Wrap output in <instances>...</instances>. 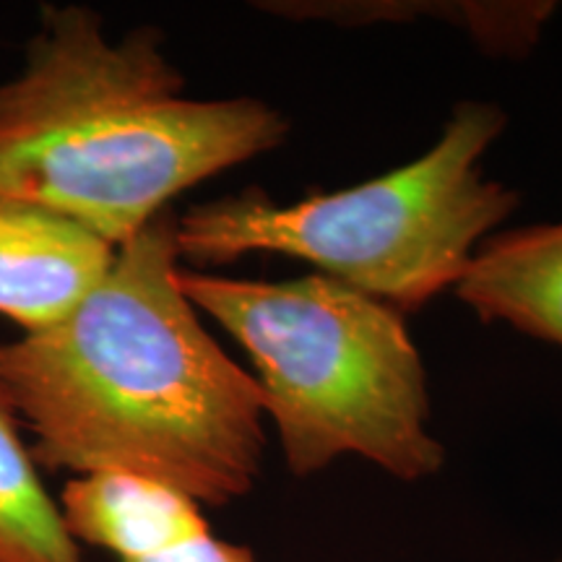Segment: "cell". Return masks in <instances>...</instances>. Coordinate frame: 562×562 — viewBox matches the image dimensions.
<instances>
[{
  "instance_id": "cell-1",
  "label": "cell",
  "mask_w": 562,
  "mask_h": 562,
  "mask_svg": "<svg viewBox=\"0 0 562 562\" xmlns=\"http://www.w3.org/2000/svg\"><path fill=\"white\" fill-rule=\"evenodd\" d=\"M178 273V214L167 209L117 248L66 318L0 344L40 469L146 476L203 508L256 487L269 442L263 391L206 331Z\"/></svg>"
},
{
  "instance_id": "cell-8",
  "label": "cell",
  "mask_w": 562,
  "mask_h": 562,
  "mask_svg": "<svg viewBox=\"0 0 562 562\" xmlns=\"http://www.w3.org/2000/svg\"><path fill=\"white\" fill-rule=\"evenodd\" d=\"M258 11L292 21H326L357 30L402 21H446L474 40V45L497 58H526L542 40L558 5L550 0H271Z\"/></svg>"
},
{
  "instance_id": "cell-11",
  "label": "cell",
  "mask_w": 562,
  "mask_h": 562,
  "mask_svg": "<svg viewBox=\"0 0 562 562\" xmlns=\"http://www.w3.org/2000/svg\"><path fill=\"white\" fill-rule=\"evenodd\" d=\"M554 562H562V554H560V558H558V560H554Z\"/></svg>"
},
{
  "instance_id": "cell-4",
  "label": "cell",
  "mask_w": 562,
  "mask_h": 562,
  "mask_svg": "<svg viewBox=\"0 0 562 562\" xmlns=\"http://www.w3.org/2000/svg\"><path fill=\"white\" fill-rule=\"evenodd\" d=\"M505 125L503 108L467 100L430 149L360 186L292 203L261 188L195 203L178 216L180 261L201 269L277 252L402 315L422 311L456 290L476 248L521 206L480 167Z\"/></svg>"
},
{
  "instance_id": "cell-7",
  "label": "cell",
  "mask_w": 562,
  "mask_h": 562,
  "mask_svg": "<svg viewBox=\"0 0 562 562\" xmlns=\"http://www.w3.org/2000/svg\"><path fill=\"white\" fill-rule=\"evenodd\" d=\"M456 294L482 323L562 347V222L490 235Z\"/></svg>"
},
{
  "instance_id": "cell-9",
  "label": "cell",
  "mask_w": 562,
  "mask_h": 562,
  "mask_svg": "<svg viewBox=\"0 0 562 562\" xmlns=\"http://www.w3.org/2000/svg\"><path fill=\"white\" fill-rule=\"evenodd\" d=\"M24 435L0 372V562H87Z\"/></svg>"
},
{
  "instance_id": "cell-3",
  "label": "cell",
  "mask_w": 562,
  "mask_h": 562,
  "mask_svg": "<svg viewBox=\"0 0 562 562\" xmlns=\"http://www.w3.org/2000/svg\"><path fill=\"white\" fill-rule=\"evenodd\" d=\"M180 290L248 351L294 476L362 459L398 482L446 467L404 315L323 273L263 281L182 269Z\"/></svg>"
},
{
  "instance_id": "cell-2",
  "label": "cell",
  "mask_w": 562,
  "mask_h": 562,
  "mask_svg": "<svg viewBox=\"0 0 562 562\" xmlns=\"http://www.w3.org/2000/svg\"><path fill=\"white\" fill-rule=\"evenodd\" d=\"M258 97L199 100L165 34L110 40L87 5H45L24 66L0 83V195L50 206L121 248L180 193L284 144Z\"/></svg>"
},
{
  "instance_id": "cell-10",
  "label": "cell",
  "mask_w": 562,
  "mask_h": 562,
  "mask_svg": "<svg viewBox=\"0 0 562 562\" xmlns=\"http://www.w3.org/2000/svg\"><path fill=\"white\" fill-rule=\"evenodd\" d=\"M128 562H258V558L250 547L214 537V531L209 529L199 537L186 539V542L165 547V550Z\"/></svg>"
},
{
  "instance_id": "cell-5",
  "label": "cell",
  "mask_w": 562,
  "mask_h": 562,
  "mask_svg": "<svg viewBox=\"0 0 562 562\" xmlns=\"http://www.w3.org/2000/svg\"><path fill=\"white\" fill-rule=\"evenodd\" d=\"M115 256L117 248L60 211L0 195V315L24 334L66 318Z\"/></svg>"
},
{
  "instance_id": "cell-6",
  "label": "cell",
  "mask_w": 562,
  "mask_h": 562,
  "mask_svg": "<svg viewBox=\"0 0 562 562\" xmlns=\"http://www.w3.org/2000/svg\"><path fill=\"white\" fill-rule=\"evenodd\" d=\"M58 505L79 547H97L117 562L146 558L211 529L203 505L191 495L136 474L70 476Z\"/></svg>"
}]
</instances>
